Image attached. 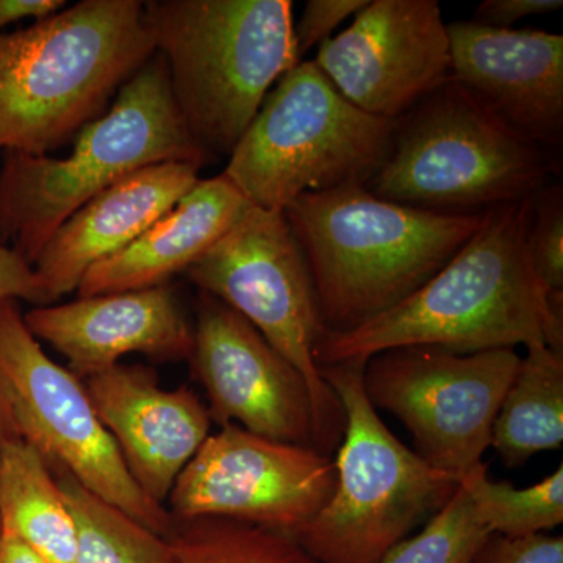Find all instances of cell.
Returning <instances> with one entry per match:
<instances>
[{"label": "cell", "instance_id": "ac0fdd59", "mask_svg": "<svg viewBox=\"0 0 563 563\" xmlns=\"http://www.w3.org/2000/svg\"><path fill=\"white\" fill-rule=\"evenodd\" d=\"M202 166L169 162L146 166L85 203L41 250L32 268L52 306L77 291L92 266L128 247L199 181Z\"/></svg>", "mask_w": 563, "mask_h": 563}, {"label": "cell", "instance_id": "83f0119b", "mask_svg": "<svg viewBox=\"0 0 563 563\" xmlns=\"http://www.w3.org/2000/svg\"><path fill=\"white\" fill-rule=\"evenodd\" d=\"M473 563H563V537L547 532L523 539L490 536Z\"/></svg>", "mask_w": 563, "mask_h": 563}, {"label": "cell", "instance_id": "603a6c76", "mask_svg": "<svg viewBox=\"0 0 563 563\" xmlns=\"http://www.w3.org/2000/svg\"><path fill=\"white\" fill-rule=\"evenodd\" d=\"M479 523L492 536L523 539L563 523V466L528 488L495 483L477 463L457 479Z\"/></svg>", "mask_w": 563, "mask_h": 563}, {"label": "cell", "instance_id": "ba28073f", "mask_svg": "<svg viewBox=\"0 0 563 563\" xmlns=\"http://www.w3.org/2000/svg\"><path fill=\"white\" fill-rule=\"evenodd\" d=\"M554 163L444 81L396 121L390 151L365 185L377 198L440 213H481L543 190Z\"/></svg>", "mask_w": 563, "mask_h": 563}, {"label": "cell", "instance_id": "277c9868", "mask_svg": "<svg viewBox=\"0 0 563 563\" xmlns=\"http://www.w3.org/2000/svg\"><path fill=\"white\" fill-rule=\"evenodd\" d=\"M117 95L107 113L77 133L68 157L5 152L0 243L29 265L63 222L129 174L158 163L210 161L185 128L161 54L155 52Z\"/></svg>", "mask_w": 563, "mask_h": 563}, {"label": "cell", "instance_id": "cb8c5ba5", "mask_svg": "<svg viewBox=\"0 0 563 563\" xmlns=\"http://www.w3.org/2000/svg\"><path fill=\"white\" fill-rule=\"evenodd\" d=\"M176 563H318L295 537L228 518L176 520Z\"/></svg>", "mask_w": 563, "mask_h": 563}, {"label": "cell", "instance_id": "484cf974", "mask_svg": "<svg viewBox=\"0 0 563 563\" xmlns=\"http://www.w3.org/2000/svg\"><path fill=\"white\" fill-rule=\"evenodd\" d=\"M528 251L537 277L548 291H563V195L561 185L533 196Z\"/></svg>", "mask_w": 563, "mask_h": 563}, {"label": "cell", "instance_id": "8fae6325", "mask_svg": "<svg viewBox=\"0 0 563 563\" xmlns=\"http://www.w3.org/2000/svg\"><path fill=\"white\" fill-rule=\"evenodd\" d=\"M520 362L515 350L395 347L366 361L363 390L374 409L412 433L429 465L459 479L490 448L496 415Z\"/></svg>", "mask_w": 563, "mask_h": 563}, {"label": "cell", "instance_id": "5bb4252c", "mask_svg": "<svg viewBox=\"0 0 563 563\" xmlns=\"http://www.w3.org/2000/svg\"><path fill=\"white\" fill-rule=\"evenodd\" d=\"M192 331V376L207 393L211 422L318 450L309 385L250 321L199 291Z\"/></svg>", "mask_w": 563, "mask_h": 563}, {"label": "cell", "instance_id": "30bf717a", "mask_svg": "<svg viewBox=\"0 0 563 563\" xmlns=\"http://www.w3.org/2000/svg\"><path fill=\"white\" fill-rule=\"evenodd\" d=\"M0 390L14 431L43 455L52 472L69 474L88 492L168 539L176 526L173 515L132 479L84 380L44 352L16 299H0Z\"/></svg>", "mask_w": 563, "mask_h": 563}, {"label": "cell", "instance_id": "3957f363", "mask_svg": "<svg viewBox=\"0 0 563 563\" xmlns=\"http://www.w3.org/2000/svg\"><path fill=\"white\" fill-rule=\"evenodd\" d=\"M140 0H81L0 32V150L47 155L102 117L155 54Z\"/></svg>", "mask_w": 563, "mask_h": 563}, {"label": "cell", "instance_id": "e0dca14e", "mask_svg": "<svg viewBox=\"0 0 563 563\" xmlns=\"http://www.w3.org/2000/svg\"><path fill=\"white\" fill-rule=\"evenodd\" d=\"M29 331L68 361L81 380L124 355L154 362L190 361L195 331L172 288L110 292L24 313Z\"/></svg>", "mask_w": 563, "mask_h": 563}, {"label": "cell", "instance_id": "7a4b0ae2", "mask_svg": "<svg viewBox=\"0 0 563 563\" xmlns=\"http://www.w3.org/2000/svg\"><path fill=\"white\" fill-rule=\"evenodd\" d=\"M303 252L325 332L358 328L409 298L479 229L483 213H440L365 185L306 192L284 210Z\"/></svg>", "mask_w": 563, "mask_h": 563}, {"label": "cell", "instance_id": "52a82bcc", "mask_svg": "<svg viewBox=\"0 0 563 563\" xmlns=\"http://www.w3.org/2000/svg\"><path fill=\"white\" fill-rule=\"evenodd\" d=\"M395 125L357 109L317 63L302 60L268 92L222 176L251 206L284 211L306 192L368 184Z\"/></svg>", "mask_w": 563, "mask_h": 563}, {"label": "cell", "instance_id": "7c38bea8", "mask_svg": "<svg viewBox=\"0 0 563 563\" xmlns=\"http://www.w3.org/2000/svg\"><path fill=\"white\" fill-rule=\"evenodd\" d=\"M335 479V461L317 448L228 424L185 466L166 509L177 521L228 518L292 536L321 512Z\"/></svg>", "mask_w": 563, "mask_h": 563}, {"label": "cell", "instance_id": "d4e9b609", "mask_svg": "<svg viewBox=\"0 0 563 563\" xmlns=\"http://www.w3.org/2000/svg\"><path fill=\"white\" fill-rule=\"evenodd\" d=\"M490 536L457 485L450 501L429 518L428 525L396 544L380 563H473Z\"/></svg>", "mask_w": 563, "mask_h": 563}, {"label": "cell", "instance_id": "f546056e", "mask_svg": "<svg viewBox=\"0 0 563 563\" xmlns=\"http://www.w3.org/2000/svg\"><path fill=\"white\" fill-rule=\"evenodd\" d=\"M562 7V0H484L472 21L484 27L510 29L525 18L553 13Z\"/></svg>", "mask_w": 563, "mask_h": 563}, {"label": "cell", "instance_id": "7402d4cb", "mask_svg": "<svg viewBox=\"0 0 563 563\" xmlns=\"http://www.w3.org/2000/svg\"><path fill=\"white\" fill-rule=\"evenodd\" d=\"M77 532L74 563H176L172 543L118 507L54 472Z\"/></svg>", "mask_w": 563, "mask_h": 563}, {"label": "cell", "instance_id": "5b68a950", "mask_svg": "<svg viewBox=\"0 0 563 563\" xmlns=\"http://www.w3.org/2000/svg\"><path fill=\"white\" fill-rule=\"evenodd\" d=\"M143 11L191 139L209 157L231 155L298 65L290 0H150Z\"/></svg>", "mask_w": 563, "mask_h": 563}, {"label": "cell", "instance_id": "9c48e42d", "mask_svg": "<svg viewBox=\"0 0 563 563\" xmlns=\"http://www.w3.org/2000/svg\"><path fill=\"white\" fill-rule=\"evenodd\" d=\"M185 273L199 291L250 321L302 374L312 395L318 450L331 455L342 443L343 407L314 358L328 332L312 274L284 211L251 206Z\"/></svg>", "mask_w": 563, "mask_h": 563}, {"label": "cell", "instance_id": "4316f807", "mask_svg": "<svg viewBox=\"0 0 563 563\" xmlns=\"http://www.w3.org/2000/svg\"><path fill=\"white\" fill-rule=\"evenodd\" d=\"M366 3L368 0H309L306 2L301 16L296 24H292L296 60L301 63L307 52L332 38V32L344 20L355 16Z\"/></svg>", "mask_w": 563, "mask_h": 563}, {"label": "cell", "instance_id": "6da1fadb", "mask_svg": "<svg viewBox=\"0 0 563 563\" xmlns=\"http://www.w3.org/2000/svg\"><path fill=\"white\" fill-rule=\"evenodd\" d=\"M532 198L485 210L479 229L409 298L358 328L325 333L318 366L433 346L473 354L544 344L563 354V291H548L528 251Z\"/></svg>", "mask_w": 563, "mask_h": 563}, {"label": "cell", "instance_id": "44dd1931", "mask_svg": "<svg viewBox=\"0 0 563 563\" xmlns=\"http://www.w3.org/2000/svg\"><path fill=\"white\" fill-rule=\"evenodd\" d=\"M526 350L492 432L490 446L510 468L563 442V354L544 344Z\"/></svg>", "mask_w": 563, "mask_h": 563}, {"label": "cell", "instance_id": "8992f818", "mask_svg": "<svg viewBox=\"0 0 563 563\" xmlns=\"http://www.w3.org/2000/svg\"><path fill=\"white\" fill-rule=\"evenodd\" d=\"M365 363L321 366L344 413L332 496L292 533L318 563H380L450 501L457 479L393 435L363 390Z\"/></svg>", "mask_w": 563, "mask_h": 563}, {"label": "cell", "instance_id": "ffe728a7", "mask_svg": "<svg viewBox=\"0 0 563 563\" xmlns=\"http://www.w3.org/2000/svg\"><path fill=\"white\" fill-rule=\"evenodd\" d=\"M0 526L49 563H74L73 515L43 455L20 435L0 451Z\"/></svg>", "mask_w": 563, "mask_h": 563}, {"label": "cell", "instance_id": "1f68e13d", "mask_svg": "<svg viewBox=\"0 0 563 563\" xmlns=\"http://www.w3.org/2000/svg\"><path fill=\"white\" fill-rule=\"evenodd\" d=\"M0 563H49L20 537L0 526Z\"/></svg>", "mask_w": 563, "mask_h": 563}, {"label": "cell", "instance_id": "d6a6232c", "mask_svg": "<svg viewBox=\"0 0 563 563\" xmlns=\"http://www.w3.org/2000/svg\"><path fill=\"white\" fill-rule=\"evenodd\" d=\"M13 435H18V433L14 431L13 420H11L9 404L0 390V451H2L3 443Z\"/></svg>", "mask_w": 563, "mask_h": 563}, {"label": "cell", "instance_id": "4dcf8cb0", "mask_svg": "<svg viewBox=\"0 0 563 563\" xmlns=\"http://www.w3.org/2000/svg\"><path fill=\"white\" fill-rule=\"evenodd\" d=\"M65 7V0H0V29L27 18L44 20Z\"/></svg>", "mask_w": 563, "mask_h": 563}, {"label": "cell", "instance_id": "2e32d148", "mask_svg": "<svg viewBox=\"0 0 563 563\" xmlns=\"http://www.w3.org/2000/svg\"><path fill=\"white\" fill-rule=\"evenodd\" d=\"M84 383L132 479L166 507L180 473L209 439V409L187 385L162 388L146 366L118 363Z\"/></svg>", "mask_w": 563, "mask_h": 563}, {"label": "cell", "instance_id": "4fadbf2b", "mask_svg": "<svg viewBox=\"0 0 563 563\" xmlns=\"http://www.w3.org/2000/svg\"><path fill=\"white\" fill-rule=\"evenodd\" d=\"M313 62L357 109L398 121L451 79L450 33L437 0H373Z\"/></svg>", "mask_w": 563, "mask_h": 563}, {"label": "cell", "instance_id": "9a60e30c", "mask_svg": "<svg viewBox=\"0 0 563 563\" xmlns=\"http://www.w3.org/2000/svg\"><path fill=\"white\" fill-rule=\"evenodd\" d=\"M451 79L499 124L536 146L563 135V36L448 24Z\"/></svg>", "mask_w": 563, "mask_h": 563}, {"label": "cell", "instance_id": "f1b7e54d", "mask_svg": "<svg viewBox=\"0 0 563 563\" xmlns=\"http://www.w3.org/2000/svg\"><path fill=\"white\" fill-rule=\"evenodd\" d=\"M0 299L27 301L35 307L46 306L32 266L2 243H0Z\"/></svg>", "mask_w": 563, "mask_h": 563}, {"label": "cell", "instance_id": "d6986e66", "mask_svg": "<svg viewBox=\"0 0 563 563\" xmlns=\"http://www.w3.org/2000/svg\"><path fill=\"white\" fill-rule=\"evenodd\" d=\"M250 207L222 174L199 180L135 242L92 266L77 296L90 298L166 285L231 231Z\"/></svg>", "mask_w": 563, "mask_h": 563}]
</instances>
